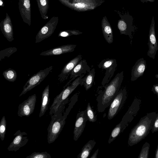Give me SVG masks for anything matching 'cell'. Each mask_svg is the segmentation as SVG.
Wrapping results in <instances>:
<instances>
[{
  "label": "cell",
  "mask_w": 158,
  "mask_h": 158,
  "mask_svg": "<svg viewBox=\"0 0 158 158\" xmlns=\"http://www.w3.org/2000/svg\"><path fill=\"white\" fill-rule=\"evenodd\" d=\"M77 100L78 95L76 94L71 98L69 106L64 112L65 105L68 101L67 98L51 116V119L47 129V142L49 144L54 142L58 137L65 123L67 115Z\"/></svg>",
  "instance_id": "obj_1"
},
{
  "label": "cell",
  "mask_w": 158,
  "mask_h": 158,
  "mask_svg": "<svg viewBox=\"0 0 158 158\" xmlns=\"http://www.w3.org/2000/svg\"><path fill=\"white\" fill-rule=\"evenodd\" d=\"M123 79V72L122 71L117 74L112 80L105 86L104 90L97 98L98 112H104L110 106L120 90Z\"/></svg>",
  "instance_id": "obj_2"
},
{
  "label": "cell",
  "mask_w": 158,
  "mask_h": 158,
  "mask_svg": "<svg viewBox=\"0 0 158 158\" xmlns=\"http://www.w3.org/2000/svg\"><path fill=\"white\" fill-rule=\"evenodd\" d=\"M157 114L155 112L148 113L141 118L130 133L128 145L132 146L138 143L149 134Z\"/></svg>",
  "instance_id": "obj_3"
},
{
  "label": "cell",
  "mask_w": 158,
  "mask_h": 158,
  "mask_svg": "<svg viewBox=\"0 0 158 158\" xmlns=\"http://www.w3.org/2000/svg\"><path fill=\"white\" fill-rule=\"evenodd\" d=\"M141 100L135 98L119 123L112 130L108 141L110 143L122 133L136 116L140 109Z\"/></svg>",
  "instance_id": "obj_4"
},
{
  "label": "cell",
  "mask_w": 158,
  "mask_h": 158,
  "mask_svg": "<svg viewBox=\"0 0 158 158\" xmlns=\"http://www.w3.org/2000/svg\"><path fill=\"white\" fill-rule=\"evenodd\" d=\"M85 74L77 77L69 85L64 87L63 89L60 93L54 99L53 102L50 107L49 115L52 116L58 110L63 102L72 93L75 89L80 84L81 78Z\"/></svg>",
  "instance_id": "obj_5"
},
{
  "label": "cell",
  "mask_w": 158,
  "mask_h": 158,
  "mask_svg": "<svg viewBox=\"0 0 158 158\" xmlns=\"http://www.w3.org/2000/svg\"><path fill=\"white\" fill-rule=\"evenodd\" d=\"M64 6L74 10L82 12L93 10L100 6L105 0H58Z\"/></svg>",
  "instance_id": "obj_6"
},
{
  "label": "cell",
  "mask_w": 158,
  "mask_h": 158,
  "mask_svg": "<svg viewBox=\"0 0 158 158\" xmlns=\"http://www.w3.org/2000/svg\"><path fill=\"white\" fill-rule=\"evenodd\" d=\"M52 69L53 66H51L43 70H40L32 75L23 86V90L19 96L21 97L26 94L27 92L39 85L49 74Z\"/></svg>",
  "instance_id": "obj_7"
},
{
  "label": "cell",
  "mask_w": 158,
  "mask_h": 158,
  "mask_svg": "<svg viewBox=\"0 0 158 158\" xmlns=\"http://www.w3.org/2000/svg\"><path fill=\"white\" fill-rule=\"evenodd\" d=\"M127 92L125 88L119 90L110 106L107 114L108 119L113 118L121 109L127 98Z\"/></svg>",
  "instance_id": "obj_8"
},
{
  "label": "cell",
  "mask_w": 158,
  "mask_h": 158,
  "mask_svg": "<svg viewBox=\"0 0 158 158\" xmlns=\"http://www.w3.org/2000/svg\"><path fill=\"white\" fill-rule=\"evenodd\" d=\"M120 17L117 24L118 29L121 35L124 34L129 36L131 38L132 32L135 31V27L133 25V18L129 14L122 15L119 12H118Z\"/></svg>",
  "instance_id": "obj_9"
},
{
  "label": "cell",
  "mask_w": 158,
  "mask_h": 158,
  "mask_svg": "<svg viewBox=\"0 0 158 158\" xmlns=\"http://www.w3.org/2000/svg\"><path fill=\"white\" fill-rule=\"evenodd\" d=\"M117 66L116 60L110 58L102 60L98 64L99 68L106 71L105 76L101 82L103 86H105L108 83L113 76Z\"/></svg>",
  "instance_id": "obj_10"
},
{
  "label": "cell",
  "mask_w": 158,
  "mask_h": 158,
  "mask_svg": "<svg viewBox=\"0 0 158 158\" xmlns=\"http://www.w3.org/2000/svg\"><path fill=\"white\" fill-rule=\"evenodd\" d=\"M59 21L58 17L53 16L43 26L37 33L35 43H38L51 36L53 33Z\"/></svg>",
  "instance_id": "obj_11"
},
{
  "label": "cell",
  "mask_w": 158,
  "mask_h": 158,
  "mask_svg": "<svg viewBox=\"0 0 158 158\" xmlns=\"http://www.w3.org/2000/svg\"><path fill=\"white\" fill-rule=\"evenodd\" d=\"M36 98V94H34L19 104L18 107V115L21 117H28L32 114L35 110Z\"/></svg>",
  "instance_id": "obj_12"
},
{
  "label": "cell",
  "mask_w": 158,
  "mask_h": 158,
  "mask_svg": "<svg viewBox=\"0 0 158 158\" xmlns=\"http://www.w3.org/2000/svg\"><path fill=\"white\" fill-rule=\"evenodd\" d=\"M155 23L154 18L152 16L149 28L148 44V50L147 55L150 58L154 59L156 52L158 49V45L156 35Z\"/></svg>",
  "instance_id": "obj_13"
},
{
  "label": "cell",
  "mask_w": 158,
  "mask_h": 158,
  "mask_svg": "<svg viewBox=\"0 0 158 158\" xmlns=\"http://www.w3.org/2000/svg\"><path fill=\"white\" fill-rule=\"evenodd\" d=\"M88 120L86 109L77 114L73 132V139L75 141H77L81 136Z\"/></svg>",
  "instance_id": "obj_14"
},
{
  "label": "cell",
  "mask_w": 158,
  "mask_h": 158,
  "mask_svg": "<svg viewBox=\"0 0 158 158\" xmlns=\"http://www.w3.org/2000/svg\"><path fill=\"white\" fill-rule=\"evenodd\" d=\"M13 135L15 137L7 149L9 151L16 152L27 143L28 139L27 133L24 131L21 132L20 130L17 131Z\"/></svg>",
  "instance_id": "obj_15"
},
{
  "label": "cell",
  "mask_w": 158,
  "mask_h": 158,
  "mask_svg": "<svg viewBox=\"0 0 158 158\" xmlns=\"http://www.w3.org/2000/svg\"><path fill=\"white\" fill-rule=\"evenodd\" d=\"M82 59V56L78 55L64 65L58 76V80L60 82H62L68 79L73 69Z\"/></svg>",
  "instance_id": "obj_16"
},
{
  "label": "cell",
  "mask_w": 158,
  "mask_h": 158,
  "mask_svg": "<svg viewBox=\"0 0 158 158\" xmlns=\"http://www.w3.org/2000/svg\"><path fill=\"white\" fill-rule=\"evenodd\" d=\"M90 70V68L88 65L86 60H81L71 72L70 77V80L64 87L69 85L76 78L87 73H88Z\"/></svg>",
  "instance_id": "obj_17"
},
{
  "label": "cell",
  "mask_w": 158,
  "mask_h": 158,
  "mask_svg": "<svg viewBox=\"0 0 158 158\" xmlns=\"http://www.w3.org/2000/svg\"><path fill=\"white\" fill-rule=\"evenodd\" d=\"M0 30L4 36L9 42L14 40L13 30L12 23L10 16L6 13L5 19L0 22Z\"/></svg>",
  "instance_id": "obj_18"
},
{
  "label": "cell",
  "mask_w": 158,
  "mask_h": 158,
  "mask_svg": "<svg viewBox=\"0 0 158 158\" xmlns=\"http://www.w3.org/2000/svg\"><path fill=\"white\" fill-rule=\"evenodd\" d=\"M19 8L22 19L25 23L30 26L31 11L30 0H19Z\"/></svg>",
  "instance_id": "obj_19"
},
{
  "label": "cell",
  "mask_w": 158,
  "mask_h": 158,
  "mask_svg": "<svg viewBox=\"0 0 158 158\" xmlns=\"http://www.w3.org/2000/svg\"><path fill=\"white\" fill-rule=\"evenodd\" d=\"M77 45L67 44L52 48L41 52L40 56H54L72 52L74 51Z\"/></svg>",
  "instance_id": "obj_20"
},
{
  "label": "cell",
  "mask_w": 158,
  "mask_h": 158,
  "mask_svg": "<svg viewBox=\"0 0 158 158\" xmlns=\"http://www.w3.org/2000/svg\"><path fill=\"white\" fill-rule=\"evenodd\" d=\"M146 68V62L143 58L137 60L131 70V81H135L139 77L142 76Z\"/></svg>",
  "instance_id": "obj_21"
},
{
  "label": "cell",
  "mask_w": 158,
  "mask_h": 158,
  "mask_svg": "<svg viewBox=\"0 0 158 158\" xmlns=\"http://www.w3.org/2000/svg\"><path fill=\"white\" fill-rule=\"evenodd\" d=\"M101 25L102 34L106 41L109 44L112 43L113 41V31L106 16L103 17Z\"/></svg>",
  "instance_id": "obj_22"
},
{
  "label": "cell",
  "mask_w": 158,
  "mask_h": 158,
  "mask_svg": "<svg viewBox=\"0 0 158 158\" xmlns=\"http://www.w3.org/2000/svg\"><path fill=\"white\" fill-rule=\"evenodd\" d=\"M50 101L49 86L48 85L45 88L42 93L41 104L39 114L40 118L43 116L48 110Z\"/></svg>",
  "instance_id": "obj_23"
},
{
  "label": "cell",
  "mask_w": 158,
  "mask_h": 158,
  "mask_svg": "<svg viewBox=\"0 0 158 158\" xmlns=\"http://www.w3.org/2000/svg\"><path fill=\"white\" fill-rule=\"evenodd\" d=\"M95 74V69L93 68L85 77L81 78V82L80 85L81 86L83 85L86 90L89 89L93 86Z\"/></svg>",
  "instance_id": "obj_24"
},
{
  "label": "cell",
  "mask_w": 158,
  "mask_h": 158,
  "mask_svg": "<svg viewBox=\"0 0 158 158\" xmlns=\"http://www.w3.org/2000/svg\"><path fill=\"white\" fill-rule=\"evenodd\" d=\"M96 143V142L94 140H89L82 148L81 152L78 155L77 158H88Z\"/></svg>",
  "instance_id": "obj_25"
},
{
  "label": "cell",
  "mask_w": 158,
  "mask_h": 158,
  "mask_svg": "<svg viewBox=\"0 0 158 158\" xmlns=\"http://www.w3.org/2000/svg\"><path fill=\"white\" fill-rule=\"evenodd\" d=\"M39 11L42 18L44 20L48 19L47 15L49 8V0H36Z\"/></svg>",
  "instance_id": "obj_26"
},
{
  "label": "cell",
  "mask_w": 158,
  "mask_h": 158,
  "mask_svg": "<svg viewBox=\"0 0 158 158\" xmlns=\"http://www.w3.org/2000/svg\"><path fill=\"white\" fill-rule=\"evenodd\" d=\"M2 75L5 78L7 81L14 82L16 79L17 74L16 71L11 68H9L4 71Z\"/></svg>",
  "instance_id": "obj_27"
},
{
  "label": "cell",
  "mask_w": 158,
  "mask_h": 158,
  "mask_svg": "<svg viewBox=\"0 0 158 158\" xmlns=\"http://www.w3.org/2000/svg\"><path fill=\"white\" fill-rule=\"evenodd\" d=\"M17 50V49L15 47H10L1 51L0 52V60L1 61L5 57H9Z\"/></svg>",
  "instance_id": "obj_28"
},
{
  "label": "cell",
  "mask_w": 158,
  "mask_h": 158,
  "mask_svg": "<svg viewBox=\"0 0 158 158\" xmlns=\"http://www.w3.org/2000/svg\"><path fill=\"white\" fill-rule=\"evenodd\" d=\"M86 110L88 120L91 122H96L97 120V116L93 109L91 108L89 103H88Z\"/></svg>",
  "instance_id": "obj_29"
},
{
  "label": "cell",
  "mask_w": 158,
  "mask_h": 158,
  "mask_svg": "<svg viewBox=\"0 0 158 158\" xmlns=\"http://www.w3.org/2000/svg\"><path fill=\"white\" fill-rule=\"evenodd\" d=\"M6 121L5 116H3L0 123V138L3 141L5 138L6 131Z\"/></svg>",
  "instance_id": "obj_30"
},
{
  "label": "cell",
  "mask_w": 158,
  "mask_h": 158,
  "mask_svg": "<svg viewBox=\"0 0 158 158\" xmlns=\"http://www.w3.org/2000/svg\"><path fill=\"white\" fill-rule=\"evenodd\" d=\"M150 145L147 142H145L143 145L140 151L138 158H148Z\"/></svg>",
  "instance_id": "obj_31"
},
{
  "label": "cell",
  "mask_w": 158,
  "mask_h": 158,
  "mask_svg": "<svg viewBox=\"0 0 158 158\" xmlns=\"http://www.w3.org/2000/svg\"><path fill=\"white\" fill-rule=\"evenodd\" d=\"M82 32L77 30H67L60 32L58 35V37H67L73 35H78Z\"/></svg>",
  "instance_id": "obj_32"
},
{
  "label": "cell",
  "mask_w": 158,
  "mask_h": 158,
  "mask_svg": "<svg viewBox=\"0 0 158 158\" xmlns=\"http://www.w3.org/2000/svg\"><path fill=\"white\" fill-rule=\"evenodd\" d=\"M26 158H51L50 155L46 152H34Z\"/></svg>",
  "instance_id": "obj_33"
},
{
  "label": "cell",
  "mask_w": 158,
  "mask_h": 158,
  "mask_svg": "<svg viewBox=\"0 0 158 158\" xmlns=\"http://www.w3.org/2000/svg\"><path fill=\"white\" fill-rule=\"evenodd\" d=\"M158 131V113L154 122L152 125V127L151 130L152 133Z\"/></svg>",
  "instance_id": "obj_34"
},
{
  "label": "cell",
  "mask_w": 158,
  "mask_h": 158,
  "mask_svg": "<svg viewBox=\"0 0 158 158\" xmlns=\"http://www.w3.org/2000/svg\"><path fill=\"white\" fill-rule=\"evenodd\" d=\"M151 91L153 92L154 94H156L158 98V84H156L153 85Z\"/></svg>",
  "instance_id": "obj_35"
},
{
  "label": "cell",
  "mask_w": 158,
  "mask_h": 158,
  "mask_svg": "<svg viewBox=\"0 0 158 158\" xmlns=\"http://www.w3.org/2000/svg\"><path fill=\"white\" fill-rule=\"evenodd\" d=\"M98 149H97L93 154L90 157L91 158H96L97 157L98 152Z\"/></svg>",
  "instance_id": "obj_36"
},
{
  "label": "cell",
  "mask_w": 158,
  "mask_h": 158,
  "mask_svg": "<svg viewBox=\"0 0 158 158\" xmlns=\"http://www.w3.org/2000/svg\"><path fill=\"white\" fill-rule=\"evenodd\" d=\"M140 2L142 3L150 2H154L155 0H140Z\"/></svg>",
  "instance_id": "obj_37"
},
{
  "label": "cell",
  "mask_w": 158,
  "mask_h": 158,
  "mask_svg": "<svg viewBox=\"0 0 158 158\" xmlns=\"http://www.w3.org/2000/svg\"><path fill=\"white\" fill-rule=\"evenodd\" d=\"M155 158H158V144L157 145L156 149L155 151Z\"/></svg>",
  "instance_id": "obj_38"
},
{
  "label": "cell",
  "mask_w": 158,
  "mask_h": 158,
  "mask_svg": "<svg viewBox=\"0 0 158 158\" xmlns=\"http://www.w3.org/2000/svg\"><path fill=\"white\" fill-rule=\"evenodd\" d=\"M0 6L1 7H4L5 4L3 0H0Z\"/></svg>",
  "instance_id": "obj_39"
},
{
  "label": "cell",
  "mask_w": 158,
  "mask_h": 158,
  "mask_svg": "<svg viewBox=\"0 0 158 158\" xmlns=\"http://www.w3.org/2000/svg\"><path fill=\"white\" fill-rule=\"evenodd\" d=\"M155 77L158 79V74H156L155 75Z\"/></svg>",
  "instance_id": "obj_40"
},
{
  "label": "cell",
  "mask_w": 158,
  "mask_h": 158,
  "mask_svg": "<svg viewBox=\"0 0 158 158\" xmlns=\"http://www.w3.org/2000/svg\"><path fill=\"white\" fill-rule=\"evenodd\" d=\"M84 1H94V0H82Z\"/></svg>",
  "instance_id": "obj_41"
},
{
  "label": "cell",
  "mask_w": 158,
  "mask_h": 158,
  "mask_svg": "<svg viewBox=\"0 0 158 158\" xmlns=\"http://www.w3.org/2000/svg\"></svg>",
  "instance_id": "obj_42"
}]
</instances>
